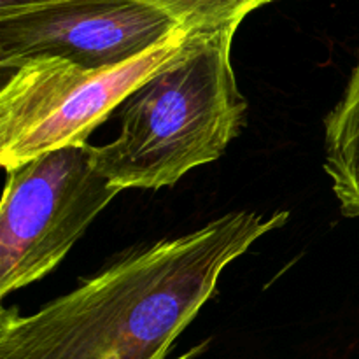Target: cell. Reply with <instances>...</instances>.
<instances>
[{
  "label": "cell",
  "instance_id": "obj_5",
  "mask_svg": "<svg viewBox=\"0 0 359 359\" xmlns=\"http://www.w3.org/2000/svg\"><path fill=\"white\" fill-rule=\"evenodd\" d=\"M175 30L170 16L144 0H55L0 18V67L58 56L86 69H111Z\"/></svg>",
  "mask_w": 359,
  "mask_h": 359
},
{
  "label": "cell",
  "instance_id": "obj_6",
  "mask_svg": "<svg viewBox=\"0 0 359 359\" xmlns=\"http://www.w3.org/2000/svg\"><path fill=\"white\" fill-rule=\"evenodd\" d=\"M325 172L346 217H359V58L325 118Z\"/></svg>",
  "mask_w": 359,
  "mask_h": 359
},
{
  "label": "cell",
  "instance_id": "obj_7",
  "mask_svg": "<svg viewBox=\"0 0 359 359\" xmlns=\"http://www.w3.org/2000/svg\"><path fill=\"white\" fill-rule=\"evenodd\" d=\"M189 34L237 30L245 16L272 0H144Z\"/></svg>",
  "mask_w": 359,
  "mask_h": 359
},
{
  "label": "cell",
  "instance_id": "obj_4",
  "mask_svg": "<svg viewBox=\"0 0 359 359\" xmlns=\"http://www.w3.org/2000/svg\"><path fill=\"white\" fill-rule=\"evenodd\" d=\"M121 191L102 174L88 142L9 168L0 205V297L56 269Z\"/></svg>",
  "mask_w": 359,
  "mask_h": 359
},
{
  "label": "cell",
  "instance_id": "obj_1",
  "mask_svg": "<svg viewBox=\"0 0 359 359\" xmlns=\"http://www.w3.org/2000/svg\"><path fill=\"white\" fill-rule=\"evenodd\" d=\"M287 217V210L224 214L125 252L34 314L2 309L0 359H167L224 269Z\"/></svg>",
  "mask_w": 359,
  "mask_h": 359
},
{
  "label": "cell",
  "instance_id": "obj_3",
  "mask_svg": "<svg viewBox=\"0 0 359 359\" xmlns=\"http://www.w3.org/2000/svg\"><path fill=\"white\" fill-rule=\"evenodd\" d=\"M182 28L144 55L111 69H86L58 56L9 67L0 91V165L6 170L48 151L88 142L90 133L147 77L184 49Z\"/></svg>",
  "mask_w": 359,
  "mask_h": 359
},
{
  "label": "cell",
  "instance_id": "obj_2",
  "mask_svg": "<svg viewBox=\"0 0 359 359\" xmlns=\"http://www.w3.org/2000/svg\"><path fill=\"white\" fill-rule=\"evenodd\" d=\"M235 32L191 34L174 60L119 105L121 132L95 147L112 184L160 189L223 156L248 111L231 67Z\"/></svg>",
  "mask_w": 359,
  "mask_h": 359
}]
</instances>
